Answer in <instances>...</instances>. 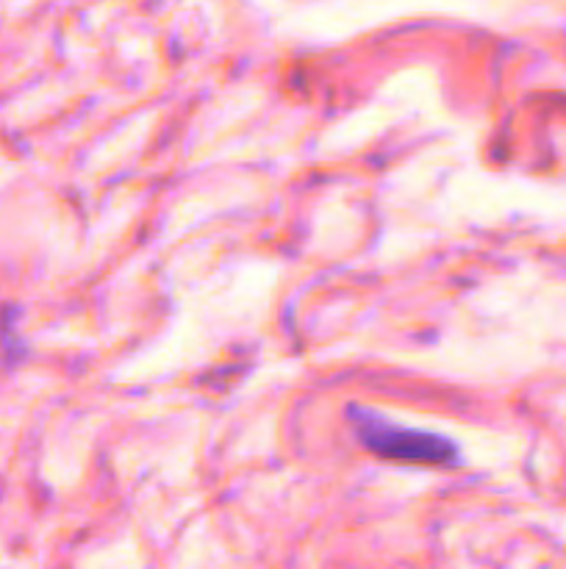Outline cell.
<instances>
[{"label": "cell", "instance_id": "6da1fadb", "mask_svg": "<svg viewBox=\"0 0 566 569\" xmlns=\"http://www.w3.org/2000/svg\"><path fill=\"white\" fill-rule=\"evenodd\" d=\"M347 420L355 426L361 442L375 453L388 456L397 461H414V465H455L458 448L449 439L436 437V433L414 431L388 422L377 411L350 406Z\"/></svg>", "mask_w": 566, "mask_h": 569}]
</instances>
